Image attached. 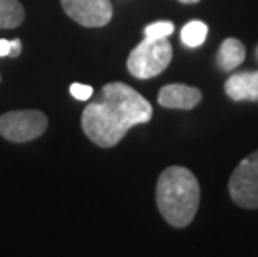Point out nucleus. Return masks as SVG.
<instances>
[{
  "mask_svg": "<svg viewBox=\"0 0 258 257\" xmlns=\"http://www.w3.org/2000/svg\"><path fill=\"white\" fill-rule=\"evenodd\" d=\"M152 106L144 95L123 82H110L102 89L100 99L82 112V129L98 147H113L139 124L152 119Z\"/></svg>",
  "mask_w": 258,
  "mask_h": 257,
  "instance_id": "1",
  "label": "nucleus"
},
{
  "mask_svg": "<svg viewBox=\"0 0 258 257\" xmlns=\"http://www.w3.org/2000/svg\"><path fill=\"white\" fill-rule=\"evenodd\" d=\"M200 205V184L191 171L180 166L167 167L157 182V207L173 227H186Z\"/></svg>",
  "mask_w": 258,
  "mask_h": 257,
  "instance_id": "2",
  "label": "nucleus"
},
{
  "mask_svg": "<svg viewBox=\"0 0 258 257\" xmlns=\"http://www.w3.org/2000/svg\"><path fill=\"white\" fill-rule=\"evenodd\" d=\"M173 50L168 39H148L145 37L127 60L128 72L137 79H152L162 74L172 62Z\"/></svg>",
  "mask_w": 258,
  "mask_h": 257,
  "instance_id": "3",
  "label": "nucleus"
},
{
  "mask_svg": "<svg viewBox=\"0 0 258 257\" xmlns=\"http://www.w3.org/2000/svg\"><path fill=\"white\" fill-rule=\"evenodd\" d=\"M232 200L243 209H258V150L245 157L228 180Z\"/></svg>",
  "mask_w": 258,
  "mask_h": 257,
  "instance_id": "4",
  "label": "nucleus"
},
{
  "mask_svg": "<svg viewBox=\"0 0 258 257\" xmlns=\"http://www.w3.org/2000/svg\"><path fill=\"white\" fill-rule=\"evenodd\" d=\"M48 119L40 111H12L0 116V135L10 142L34 140L47 130Z\"/></svg>",
  "mask_w": 258,
  "mask_h": 257,
  "instance_id": "5",
  "label": "nucleus"
},
{
  "mask_svg": "<svg viewBox=\"0 0 258 257\" xmlns=\"http://www.w3.org/2000/svg\"><path fill=\"white\" fill-rule=\"evenodd\" d=\"M65 14L84 27H103L112 20L110 0H62Z\"/></svg>",
  "mask_w": 258,
  "mask_h": 257,
  "instance_id": "6",
  "label": "nucleus"
},
{
  "mask_svg": "<svg viewBox=\"0 0 258 257\" xmlns=\"http://www.w3.org/2000/svg\"><path fill=\"white\" fill-rule=\"evenodd\" d=\"M202 102V92L197 87L183 84H170L162 87L158 92V104L167 109H182L190 111Z\"/></svg>",
  "mask_w": 258,
  "mask_h": 257,
  "instance_id": "7",
  "label": "nucleus"
},
{
  "mask_svg": "<svg viewBox=\"0 0 258 257\" xmlns=\"http://www.w3.org/2000/svg\"><path fill=\"white\" fill-rule=\"evenodd\" d=\"M225 94L235 102H258V70H245L228 77Z\"/></svg>",
  "mask_w": 258,
  "mask_h": 257,
  "instance_id": "8",
  "label": "nucleus"
},
{
  "mask_svg": "<svg viewBox=\"0 0 258 257\" xmlns=\"http://www.w3.org/2000/svg\"><path fill=\"white\" fill-rule=\"evenodd\" d=\"M246 56L245 45L237 39H227L222 42L217 54V64L223 72L237 69L240 64H243Z\"/></svg>",
  "mask_w": 258,
  "mask_h": 257,
  "instance_id": "9",
  "label": "nucleus"
},
{
  "mask_svg": "<svg viewBox=\"0 0 258 257\" xmlns=\"http://www.w3.org/2000/svg\"><path fill=\"white\" fill-rule=\"evenodd\" d=\"M25 19V10L19 0H0V29H15Z\"/></svg>",
  "mask_w": 258,
  "mask_h": 257,
  "instance_id": "10",
  "label": "nucleus"
},
{
  "mask_svg": "<svg viewBox=\"0 0 258 257\" xmlns=\"http://www.w3.org/2000/svg\"><path fill=\"white\" fill-rule=\"evenodd\" d=\"M207 34H208V27L205 22L191 20L182 29V42L190 48L200 47L205 42Z\"/></svg>",
  "mask_w": 258,
  "mask_h": 257,
  "instance_id": "11",
  "label": "nucleus"
},
{
  "mask_svg": "<svg viewBox=\"0 0 258 257\" xmlns=\"http://www.w3.org/2000/svg\"><path fill=\"white\" fill-rule=\"evenodd\" d=\"M173 24L168 20H160V22H153V24L147 25L144 34L148 39H165V37L173 34Z\"/></svg>",
  "mask_w": 258,
  "mask_h": 257,
  "instance_id": "12",
  "label": "nucleus"
},
{
  "mask_svg": "<svg viewBox=\"0 0 258 257\" xmlns=\"http://www.w3.org/2000/svg\"><path fill=\"white\" fill-rule=\"evenodd\" d=\"M70 94H72L77 100H89L93 95V89L90 85H85V84H72L70 85Z\"/></svg>",
  "mask_w": 258,
  "mask_h": 257,
  "instance_id": "13",
  "label": "nucleus"
},
{
  "mask_svg": "<svg viewBox=\"0 0 258 257\" xmlns=\"http://www.w3.org/2000/svg\"><path fill=\"white\" fill-rule=\"evenodd\" d=\"M20 50H22V43L19 39H14L10 42V50H9V56L10 57H19L20 56Z\"/></svg>",
  "mask_w": 258,
  "mask_h": 257,
  "instance_id": "14",
  "label": "nucleus"
},
{
  "mask_svg": "<svg viewBox=\"0 0 258 257\" xmlns=\"http://www.w3.org/2000/svg\"><path fill=\"white\" fill-rule=\"evenodd\" d=\"M10 50V40L0 39V57H7Z\"/></svg>",
  "mask_w": 258,
  "mask_h": 257,
  "instance_id": "15",
  "label": "nucleus"
},
{
  "mask_svg": "<svg viewBox=\"0 0 258 257\" xmlns=\"http://www.w3.org/2000/svg\"><path fill=\"white\" fill-rule=\"evenodd\" d=\"M178 2H182V4H197V2H200V0H178Z\"/></svg>",
  "mask_w": 258,
  "mask_h": 257,
  "instance_id": "16",
  "label": "nucleus"
},
{
  "mask_svg": "<svg viewBox=\"0 0 258 257\" xmlns=\"http://www.w3.org/2000/svg\"><path fill=\"white\" fill-rule=\"evenodd\" d=\"M256 57H258V48H256Z\"/></svg>",
  "mask_w": 258,
  "mask_h": 257,
  "instance_id": "17",
  "label": "nucleus"
}]
</instances>
